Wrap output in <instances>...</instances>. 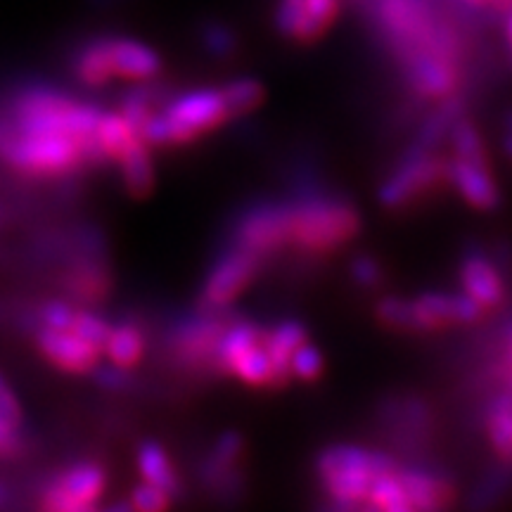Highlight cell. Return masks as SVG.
<instances>
[{"instance_id":"41","label":"cell","mask_w":512,"mask_h":512,"mask_svg":"<svg viewBox=\"0 0 512 512\" xmlns=\"http://www.w3.org/2000/svg\"><path fill=\"white\" fill-rule=\"evenodd\" d=\"M19 427L0 418V456H12L19 451Z\"/></svg>"},{"instance_id":"48","label":"cell","mask_w":512,"mask_h":512,"mask_svg":"<svg viewBox=\"0 0 512 512\" xmlns=\"http://www.w3.org/2000/svg\"><path fill=\"white\" fill-rule=\"evenodd\" d=\"M5 501V489H3V484H0V503Z\"/></svg>"},{"instance_id":"18","label":"cell","mask_w":512,"mask_h":512,"mask_svg":"<svg viewBox=\"0 0 512 512\" xmlns=\"http://www.w3.org/2000/svg\"><path fill=\"white\" fill-rule=\"evenodd\" d=\"M399 479L406 489L408 501L418 512H437L451 508L456 501V486L451 479L427 467H401Z\"/></svg>"},{"instance_id":"31","label":"cell","mask_w":512,"mask_h":512,"mask_svg":"<svg viewBox=\"0 0 512 512\" xmlns=\"http://www.w3.org/2000/svg\"><path fill=\"white\" fill-rule=\"evenodd\" d=\"M448 140H451L453 157L463 159H489V152H486V143L479 126L463 112L460 117L453 121L451 128H448Z\"/></svg>"},{"instance_id":"7","label":"cell","mask_w":512,"mask_h":512,"mask_svg":"<svg viewBox=\"0 0 512 512\" xmlns=\"http://www.w3.org/2000/svg\"><path fill=\"white\" fill-rule=\"evenodd\" d=\"M292 204L290 200H256L233 223L230 245L249 249L261 259L290 247Z\"/></svg>"},{"instance_id":"33","label":"cell","mask_w":512,"mask_h":512,"mask_svg":"<svg viewBox=\"0 0 512 512\" xmlns=\"http://www.w3.org/2000/svg\"><path fill=\"white\" fill-rule=\"evenodd\" d=\"M325 368V358L323 351H320L316 344H311L309 339L302 344V347L294 349V354L290 358V373L292 380L299 382H316L320 375H323Z\"/></svg>"},{"instance_id":"12","label":"cell","mask_w":512,"mask_h":512,"mask_svg":"<svg viewBox=\"0 0 512 512\" xmlns=\"http://www.w3.org/2000/svg\"><path fill=\"white\" fill-rule=\"evenodd\" d=\"M446 185L458 192L467 207L477 211H496L501 207V185L491 174L489 159H446Z\"/></svg>"},{"instance_id":"16","label":"cell","mask_w":512,"mask_h":512,"mask_svg":"<svg viewBox=\"0 0 512 512\" xmlns=\"http://www.w3.org/2000/svg\"><path fill=\"white\" fill-rule=\"evenodd\" d=\"M415 306L425 332L479 323L489 313L465 292H422L415 297Z\"/></svg>"},{"instance_id":"10","label":"cell","mask_w":512,"mask_h":512,"mask_svg":"<svg viewBox=\"0 0 512 512\" xmlns=\"http://www.w3.org/2000/svg\"><path fill=\"white\" fill-rule=\"evenodd\" d=\"M105 486L107 475L98 463H76L48 486L43 505L57 512L93 510L105 494Z\"/></svg>"},{"instance_id":"11","label":"cell","mask_w":512,"mask_h":512,"mask_svg":"<svg viewBox=\"0 0 512 512\" xmlns=\"http://www.w3.org/2000/svg\"><path fill=\"white\" fill-rule=\"evenodd\" d=\"M233 318L226 311H202L200 316L185 320L171 335V347L178 361L192 368L214 370V351L221 332Z\"/></svg>"},{"instance_id":"9","label":"cell","mask_w":512,"mask_h":512,"mask_svg":"<svg viewBox=\"0 0 512 512\" xmlns=\"http://www.w3.org/2000/svg\"><path fill=\"white\" fill-rule=\"evenodd\" d=\"M261 264H264V259L259 254L230 245L214 261L207 278H204V285L200 290V309L226 311L254 283L256 275L261 271Z\"/></svg>"},{"instance_id":"17","label":"cell","mask_w":512,"mask_h":512,"mask_svg":"<svg viewBox=\"0 0 512 512\" xmlns=\"http://www.w3.org/2000/svg\"><path fill=\"white\" fill-rule=\"evenodd\" d=\"M38 347H41L43 356L50 358L55 366L72 373H86L98 366V358L102 354L100 347L93 342L76 335L74 330H50L43 328L38 332Z\"/></svg>"},{"instance_id":"22","label":"cell","mask_w":512,"mask_h":512,"mask_svg":"<svg viewBox=\"0 0 512 512\" xmlns=\"http://www.w3.org/2000/svg\"><path fill=\"white\" fill-rule=\"evenodd\" d=\"M121 166V178H124L126 190L133 197L150 195L155 188V162H152L150 145L143 138H136L124 152L117 157Z\"/></svg>"},{"instance_id":"36","label":"cell","mask_w":512,"mask_h":512,"mask_svg":"<svg viewBox=\"0 0 512 512\" xmlns=\"http://www.w3.org/2000/svg\"><path fill=\"white\" fill-rule=\"evenodd\" d=\"M171 501H174V496H171L169 491H164L162 486H155L150 482L138 484L131 494L133 510L140 512H162L169 508Z\"/></svg>"},{"instance_id":"14","label":"cell","mask_w":512,"mask_h":512,"mask_svg":"<svg viewBox=\"0 0 512 512\" xmlns=\"http://www.w3.org/2000/svg\"><path fill=\"white\" fill-rule=\"evenodd\" d=\"M247 439L238 430L223 432L211 446L207 460L202 463V482L207 489L223 498L240 496L245 491V475L240 470V458L245 456Z\"/></svg>"},{"instance_id":"29","label":"cell","mask_w":512,"mask_h":512,"mask_svg":"<svg viewBox=\"0 0 512 512\" xmlns=\"http://www.w3.org/2000/svg\"><path fill=\"white\" fill-rule=\"evenodd\" d=\"M140 138L138 131L128 124L121 112H102L95 128V140H98L102 157L117 159L133 140Z\"/></svg>"},{"instance_id":"2","label":"cell","mask_w":512,"mask_h":512,"mask_svg":"<svg viewBox=\"0 0 512 512\" xmlns=\"http://www.w3.org/2000/svg\"><path fill=\"white\" fill-rule=\"evenodd\" d=\"M313 470L330 498L328 508L366 510L370 484L384 472L399 470V463L389 453L361 444H330L318 451Z\"/></svg>"},{"instance_id":"27","label":"cell","mask_w":512,"mask_h":512,"mask_svg":"<svg viewBox=\"0 0 512 512\" xmlns=\"http://www.w3.org/2000/svg\"><path fill=\"white\" fill-rule=\"evenodd\" d=\"M74 69L86 86H102V83L114 79L110 38H95V41L86 43L76 55Z\"/></svg>"},{"instance_id":"5","label":"cell","mask_w":512,"mask_h":512,"mask_svg":"<svg viewBox=\"0 0 512 512\" xmlns=\"http://www.w3.org/2000/svg\"><path fill=\"white\" fill-rule=\"evenodd\" d=\"M228 119L230 112L221 88H192L171 98L164 110L152 112L140 126V138L150 147L185 145L216 131Z\"/></svg>"},{"instance_id":"15","label":"cell","mask_w":512,"mask_h":512,"mask_svg":"<svg viewBox=\"0 0 512 512\" xmlns=\"http://www.w3.org/2000/svg\"><path fill=\"white\" fill-rule=\"evenodd\" d=\"M408 88L425 100H444L456 95L460 83L458 62L451 57L422 53L401 64Z\"/></svg>"},{"instance_id":"47","label":"cell","mask_w":512,"mask_h":512,"mask_svg":"<svg viewBox=\"0 0 512 512\" xmlns=\"http://www.w3.org/2000/svg\"><path fill=\"white\" fill-rule=\"evenodd\" d=\"M505 131H512V112L505 117Z\"/></svg>"},{"instance_id":"6","label":"cell","mask_w":512,"mask_h":512,"mask_svg":"<svg viewBox=\"0 0 512 512\" xmlns=\"http://www.w3.org/2000/svg\"><path fill=\"white\" fill-rule=\"evenodd\" d=\"M437 185H446V157H439L437 150H420L408 145V150L377 188V202L384 209L399 211L411 207Z\"/></svg>"},{"instance_id":"39","label":"cell","mask_w":512,"mask_h":512,"mask_svg":"<svg viewBox=\"0 0 512 512\" xmlns=\"http://www.w3.org/2000/svg\"><path fill=\"white\" fill-rule=\"evenodd\" d=\"M0 418L12 422V425H22V408L15 392L10 389V384L5 382V377L0 375Z\"/></svg>"},{"instance_id":"42","label":"cell","mask_w":512,"mask_h":512,"mask_svg":"<svg viewBox=\"0 0 512 512\" xmlns=\"http://www.w3.org/2000/svg\"><path fill=\"white\" fill-rule=\"evenodd\" d=\"M503 152H505V157L512 159V131H505V138H503Z\"/></svg>"},{"instance_id":"4","label":"cell","mask_w":512,"mask_h":512,"mask_svg":"<svg viewBox=\"0 0 512 512\" xmlns=\"http://www.w3.org/2000/svg\"><path fill=\"white\" fill-rule=\"evenodd\" d=\"M15 114L17 133L22 136H69L83 145L86 159H105L95 140V128L102 114L98 107L83 105L50 88H34L19 95Z\"/></svg>"},{"instance_id":"43","label":"cell","mask_w":512,"mask_h":512,"mask_svg":"<svg viewBox=\"0 0 512 512\" xmlns=\"http://www.w3.org/2000/svg\"><path fill=\"white\" fill-rule=\"evenodd\" d=\"M503 377H505V389L512 394V368L503 366Z\"/></svg>"},{"instance_id":"44","label":"cell","mask_w":512,"mask_h":512,"mask_svg":"<svg viewBox=\"0 0 512 512\" xmlns=\"http://www.w3.org/2000/svg\"><path fill=\"white\" fill-rule=\"evenodd\" d=\"M489 5H494V8H501V10H510L512 0H489Z\"/></svg>"},{"instance_id":"34","label":"cell","mask_w":512,"mask_h":512,"mask_svg":"<svg viewBox=\"0 0 512 512\" xmlns=\"http://www.w3.org/2000/svg\"><path fill=\"white\" fill-rule=\"evenodd\" d=\"M351 280L363 290H380L384 285V268L373 254H358L349 264Z\"/></svg>"},{"instance_id":"37","label":"cell","mask_w":512,"mask_h":512,"mask_svg":"<svg viewBox=\"0 0 512 512\" xmlns=\"http://www.w3.org/2000/svg\"><path fill=\"white\" fill-rule=\"evenodd\" d=\"M202 43L214 57H230L238 50V36L226 24L211 22L202 29Z\"/></svg>"},{"instance_id":"26","label":"cell","mask_w":512,"mask_h":512,"mask_svg":"<svg viewBox=\"0 0 512 512\" xmlns=\"http://www.w3.org/2000/svg\"><path fill=\"white\" fill-rule=\"evenodd\" d=\"M102 354L110 358V363L131 370L145 354V335L133 323L112 325L110 335L102 344Z\"/></svg>"},{"instance_id":"25","label":"cell","mask_w":512,"mask_h":512,"mask_svg":"<svg viewBox=\"0 0 512 512\" xmlns=\"http://www.w3.org/2000/svg\"><path fill=\"white\" fill-rule=\"evenodd\" d=\"M375 318L384 328L396 332H411V335H425L422 320L415 306V297H399V294H384L375 302Z\"/></svg>"},{"instance_id":"20","label":"cell","mask_w":512,"mask_h":512,"mask_svg":"<svg viewBox=\"0 0 512 512\" xmlns=\"http://www.w3.org/2000/svg\"><path fill=\"white\" fill-rule=\"evenodd\" d=\"M306 339H309V328L297 318H285L280 320V323H275L273 328H266L264 344L273 363L275 389L285 387V384L292 380L290 358L294 354V349L302 347Z\"/></svg>"},{"instance_id":"32","label":"cell","mask_w":512,"mask_h":512,"mask_svg":"<svg viewBox=\"0 0 512 512\" xmlns=\"http://www.w3.org/2000/svg\"><path fill=\"white\" fill-rule=\"evenodd\" d=\"M304 29L299 43H313L328 31L339 15V0H302Z\"/></svg>"},{"instance_id":"19","label":"cell","mask_w":512,"mask_h":512,"mask_svg":"<svg viewBox=\"0 0 512 512\" xmlns=\"http://www.w3.org/2000/svg\"><path fill=\"white\" fill-rule=\"evenodd\" d=\"M110 53L114 76H121V79L152 81L162 72V57L157 50L136 38H110Z\"/></svg>"},{"instance_id":"40","label":"cell","mask_w":512,"mask_h":512,"mask_svg":"<svg viewBox=\"0 0 512 512\" xmlns=\"http://www.w3.org/2000/svg\"><path fill=\"white\" fill-rule=\"evenodd\" d=\"M95 380H98L102 387L117 389L119 392V389H126L128 384H131V375H128V368H121V366H114V363H110V366H100L98 370H95Z\"/></svg>"},{"instance_id":"1","label":"cell","mask_w":512,"mask_h":512,"mask_svg":"<svg viewBox=\"0 0 512 512\" xmlns=\"http://www.w3.org/2000/svg\"><path fill=\"white\" fill-rule=\"evenodd\" d=\"M292 204L290 247L320 256L358 238L363 228L361 211L349 197L330 190H302Z\"/></svg>"},{"instance_id":"28","label":"cell","mask_w":512,"mask_h":512,"mask_svg":"<svg viewBox=\"0 0 512 512\" xmlns=\"http://www.w3.org/2000/svg\"><path fill=\"white\" fill-rule=\"evenodd\" d=\"M230 117H247L266 100V86L256 76H238L221 86Z\"/></svg>"},{"instance_id":"21","label":"cell","mask_w":512,"mask_h":512,"mask_svg":"<svg viewBox=\"0 0 512 512\" xmlns=\"http://www.w3.org/2000/svg\"><path fill=\"white\" fill-rule=\"evenodd\" d=\"M484 434L501 465L512 467V394H494L484 408Z\"/></svg>"},{"instance_id":"46","label":"cell","mask_w":512,"mask_h":512,"mask_svg":"<svg viewBox=\"0 0 512 512\" xmlns=\"http://www.w3.org/2000/svg\"><path fill=\"white\" fill-rule=\"evenodd\" d=\"M465 3H470V5H477V8H479V5H489V0H465Z\"/></svg>"},{"instance_id":"13","label":"cell","mask_w":512,"mask_h":512,"mask_svg":"<svg viewBox=\"0 0 512 512\" xmlns=\"http://www.w3.org/2000/svg\"><path fill=\"white\" fill-rule=\"evenodd\" d=\"M458 280L463 285V292L470 294L486 311L498 309L508 299V283H505L501 266L494 254L486 252L484 247L465 249L460 256Z\"/></svg>"},{"instance_id":"3","label":"cell","mask_w":512,"mask_h":512,"mask_svg":"<svg viewBox=\"0 0 512 512\" xmlns=\"http://www.w3.org/2000/svg\"><path fill=\"white\" fill-rule=\"evenodd\" d=\"M375 15L384 41L401 64L422 53L444 55L458 62L456 31L439 22L427 0H377Z\"/></svg>"},{"instance_id":"24","label":"cell","mask_w":512,"mask_h":512,"mask_svg":"<svg viewBox=\"0 0 512 512\" xmlns=\"http://www.w3.org/2000/svg\"><path fill=\"white\" fill-rule=\"evenodd\" d=\"M136 463L143 482L162 486V489L169 491L171 496L181 491V479H178L176 467L171 463L169 453H166L157 441H145V444H140Z\"/></svg>"},{"instance_id":"35","label":"cell","mask_w":512,"mask_h":512,"mask_svg":"<svg viewBox=\"0 0 512 512\" xmlns=\"http://www.w3.org/2000/svg\"><path fill=\"white\" fill-rule=\"evenodd\" d=\"M69 330H74L76 335H81L83 339H88V342H93L95 347L102 349V344H105L107 335H110L112 325L93 311H76L74 313V323H72V328H69Z\"/></svg>"},{"instance_id":"23","label":"cell","mask_w":512,"mask_h":512,"mask_svg":"<svg viewBox=\"0 0 512 512\" xmlns=\"http://www.w3.org/2000/svg\"><path fill=\"white\" fill-rule=\"evenodd\" d=\"M228 377H235V380H240L242 384L254 389H275L273 363L271 356H268L264 337L256 344H252L249 349L242 351V354L230 363Z\"/></svg>"},{"instance_id":"8","label":"cell","mask_w":512,"mask_h":512,"mask_svg":"<svg viewBox=\"0 0 512 512\" xmlns=\"http://www.w3.org/2000/svg\"><path fill=\"white\" fill-rule=\"evenodd\" d=\"M0 152L19 171L27 174H64L72 171L86 150L69 136H17L0 140Z\"/></svg>"},{"instance_id":"45","label":"cell","mask_w":512,"mask_h":512,"mask_svg":"<svg viewBox=\"0 0 512 512\" xmlns=\"http://www.w3.org/2000/svg\"><path fill=\"white\" fill-rule=\"evenodd\" d=\"M505 36H508V41H510V46H512V10H510L508 19H505Z\"/></svg>"},{"instance_id":"30","label":"cell","mask_w":512,"mask_h":512,"mask_svg":"<svg viewBox=\"0 0 512 512\" xmlns=\"http://www.w3.org/2000/svg\"><path fill=\"white\" fill-rule=\"evenodd\" d=\"M366 510H384V512H413V505L408 501L406 489H403L399 470L384 472V475L375 477L370 484Z\"/></svg>"},{"instance_id":"38","label":"cell","mask_w":512,"mask_h":512,"mask_svg":"<svg viewBox=\"0 0 512 512\" xmlns=\"http://www.w3.org/2000/svg\"><path fill=\"white\" fill-rule=\"evenodd\" d=\"M74 313H76V309H72L69 304L50 302V304L43 306V311H41L43 328L69 330V328H72V323H74Z\"/></svg>"}]
</instances>
